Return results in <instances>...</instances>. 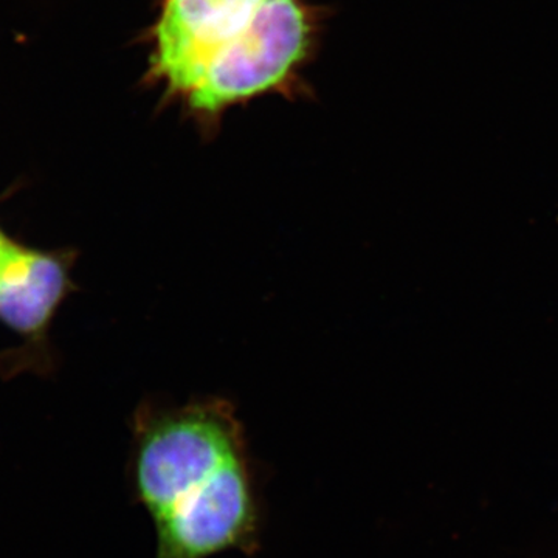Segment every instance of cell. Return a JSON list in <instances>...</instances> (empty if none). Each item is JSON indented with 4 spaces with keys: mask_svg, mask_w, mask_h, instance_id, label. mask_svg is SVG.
<instances>
[{
    "mask_svg": "<svg viewBox=\"0 0 558 558\" xmlns=\"http://www.w3.org/2000/svg\"><path fill=\"white\" fill-rule=\"evenodd\" d=\"M245 458L244 432L227 400L146 407L135 421V495L154 520Z\"/></svg>",
    "mask_w": 558,
    "mask_h": 558,
    "instance_id": "7a4b0ae2",
    "label": "cell"
},
{
    "mask_svg": "<svg viewBox=\"0 0 558 558\" xmlns=\"http://www.w3.org/2000/svg\"><path fill=\"white\" fill-rule=\"evenodd\" d=\"M68 288V271L54 256L20 247H0V319L31 336L49 322Z\"/></svg>",
    "mask_w": 558,
    "mask_h": 558,
    "instance_id": "277c9868",
    "label": "cell"
},
{
    "mask_svg": "<svg viewBox=\"0 0 558 558\" xmlns=\"http://www.w3.org/2000/svg\"><path fill=\"white\" fill-rule=\"evenodd\" d=\"M319 25L307 0H161L148 78L209 135L234 106L296 90Z\"/></svg>",
    "mask_w": 558,
    "mask_h": 558,
    "instance_id": "6da1fadb",
    "label": "cell"
},
{
    "mask_svg": "<svg viewBox=\"0 0 558 558\" xmlns=\"http://www.w3.org/2000/svg\"><path fill=\"white\" fill-rule=\"evenodd\" d=\"M5 241H7V238H5V236H3V234H2V233H0V247H2L3 242H5Z\"/></svg>",
    "mask_w": 558,
    "mask_h": 558,
    "instance_id": "5b68a950",
    "label": "cell"
},
{
    "mask_svg": "<svg viewBox=\"0 0 558 558\" xmlns=\"http://www.w3.org/2000/svg\"><path fill=\"white\" fill-rule=\"evenodd\" d=\"M259 509L248 458L234 462L159 519L156 558H207L248 550L258 535Z\"/></svg>",
    "mask_w": 558,
    "mask_h": 558,
    "instance_id": "3957f363",
    "label": "cell"
}]
</instances>
